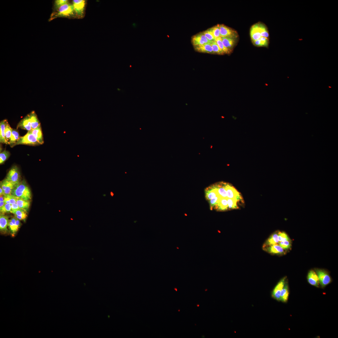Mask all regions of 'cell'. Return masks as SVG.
I'll return each instance as SVG.
<instances>
[{
  "instance_id": "6da1fadb",
  "label": "cell",
  "mask_w": 338,
  "mask_h": 338,
  "mask_svg": "<svg viewBox=\"0 0 338 338\" xmlns=\"http://www.w3.org/2000/svg\"><path fill=\"white\" fill-rule=\"evenodd\" d=\"M11 194L24 200H30L32 194L30 188L24 180L16 185L12 190Z\"/></svg>"
},
{
  "instance_id": "7a4b0ae2",
  "label": "cell",
  "mask_w": 338,
  "mask_h": 338,
  "mask_svg": "<svg viewBox=\"0 0 338 338\" xmlns=\"http://www.w3.org/2000/svg\"><path fill=\"white\" fill-rule=\"evenodd\" d=\"M314 270L318 276L320 287L321 288L324 289L332 282V279L329 272L326 270L317 268H315Z\"/></svg>"
},
{
  "instance_id": "3957f363",
  "label": "cell",
  "mask_w": 338,
  "mask_h": 338,
  "mask_svg": "<svg viewBox=\"0 0 338 338\" xmlns=\"http://www.w3.org/2000/svg\"><path fill=\"white\" fill-rule=\"evenodd\" d=\"M21 144L35 146L40 144L31 131H28L25 135L20 137L15 146Z\"/></svg>"
},
{
  "instance_id": "277c9868",
  "label": "cell",
  "mask_w": 338,
  "mask_h": 338,
  "mask_svg": "<svg viewBox=\"0 0 338 338\" xmlns=\"http://www.w3.org/2000/svg\"><path fill=\"white\" fill-rule=\"evenodd\" d=\"M6 179L16 185L21 181L20 172L17 166H13L12 167L7 173Z\"/></svg>"
},
{
  "instance_id": "5b68a950",
  "label": "cell",
  "mask_w": 338,
  "mask_h": 338,
  "mask_svg": "<svg viewBox=\"0 0 338 338\" xmlns=\"http://www.w3.org/2000/svg\"><path fill=\"white\" fill-rule=\"evenodd\" d=\"M286 280V276L282 278L277 284L271 292L272 297L278 301H280L281 292Z\"/></svg>"
},
{
  "instance_id": "8992f818",
  "label": "cell",
  "mask_w": 338,
  "mask_h": 338,
  "mask_svg": "<svg viewBox=\"0 0 338 338\" xmlns=\"http://www.w3.org/2000/svg\"><path fill=\"white\" fill-rule=\"evenodd\" d=\"M263 249L269 253L279 255H284L286 252L278 243L263 247Z\"/></svg>"
},
{
  "instance_id": "52a82bcc",
  "label": "cell",
  "mask_w": 338,
  "mask_h": 338,
  "mask_svg": "<svg viewBox=\"0 0 338 338\" xmlns=\"http://www.w3.org/2000/svg\"><path fill=\"white\" fill-rule=\"evenodd\" d=\"M221 37H227L236 38L238 34L236 32L224 24H219Z\"/></svg>"
},
{
  "instance_id": "ba28073f",
  "label": "cell",
  "mask_w": 338,
  "mask_h": 338,
  "mask_svg": "<svg viewBox=\"0 0 338 338\" xmlns=\"http://www.w3.org/2000/svg\"><path fill=\"white\" fill-rule=\"evenodd\" d=\"M74 11L73 5L67 3L59 8L57 14L59 16H69L73 14Z\"/></svg>"
},
{
  "instance_id": "9c48e42d",
  "label": "cell",
  "mask_w": 338,
  "mask_h": 338,
  "mask_svg": "<svg viewBox=\"0 0 338 338\" xmlns=\"http://www.w3.org/2000/svg\"><path fill=\"white\" fill-rule=\"evenodd\" d=\"M21 226V223L20 220L15 217L12 218L9 220L8 227L12 236H15Z\"/></svg>"
},
{
  "instance_id": "30bf717a",
  "label": "cell",
  "mask_w": 338,
  "mask_h": 338,
  "mask_svg": "<svg viewBox=\"0 0 338 338\" xmlns=\"http://www.w3.org/2000/svg\"><path fill=\"white\" fill-rule=\"evenodd\" d=\"M85 1L84 0H74L73 6L74 10L79 16H82L84 12Z\"/></svg>"
},
{
  "instance_id": "8fae6325",
  "label": "cell",
  "mask_w": 338,
  "mask_h": 338,
  "mask_svg": "<svg viewBox=\"0 0 338 338\" xmlns=\"http://www.w3.org/2000/svg\"><path fill=\"white\" fill-rule=\"evenodd\" d=\"M307 278V281L310 284L317 288L320 287L318 278L314 269H311L309 271Z\"/></svg>"
},
{
  "instance_id": "7c38bea8",
  "label": "cell",
  "mask_w": 338,
  "mask_h": 338,
  "mask_svg": "<svg viewBox=\"0 0 338 338\" xmlns=\"http://www.w3.org/2000/svg\"><path fill=\"white\" fill-rule=\"evenodd\" d=\"M8 217L0 213V231L1 233H7L8 232V226L9 222Z\"/></svg>"
},
{
  "instance_id": "4fadbf2b",
  "label": "cell",
  "mask_w": 338,
  "mask_h": 338,
  "mask_svg": "<svg viewBox=\"0 0 338 338\" xmlns=\"http://www.w3.org/2000/svg\"><path fill=\"white\" fill-rule=\"evenodd\" d=\"M250 36L253 42L259 39L261 37L259 23L255 24L251 27Z\"/></svg>"
},
{
  "instance_id": "5bb4252c",
  "label": "cell",
  "mask_w": 338,
  "mask_h": 338,
  "mask_svg": "<svg viewBox=\"0 0 338 338\" xmlns=\"http://www.w3.org/2000/svg\"><path fill=\"white\" fill-rule=\"evenodd\" d=\"M17 127L18 128H20L28 131L31 130L32 128L28 114L20 120L18 123Z\"/></svg>"
},
{
  "instance_id": "9a60e30c",
  "label": "cell",
  "mask_w": 338,
  "mask_h": 338,
  "mask_svg": "<svg viewBox=\"0 0 338 338\" xmlns=\"http://www.w3.org/2000/svg\"><path fill=\"white\" fill-rule=\"evenodd\" d=\"M278 232L277 231L273 233L266 240L263 244V247L278 244L279 242L278 238Z\"/></svg>"
},
{
  "instance_id": "2e32d148",
  "label": "cell",
  "mask_w": 338,
  "mask_h": 338,
  "mask_svg": "<svg viewBox=\"0 0 338 338\" xmlns=\"http://www.w3.org/2000/svg\"><path fill=\"white\" fill-rule=\"evenodd\" d=\"M221 38L224 46L231 52L235 44L236 38L227 37Z\"/></svg>"
},
{
  "instance_id": "e0dca14e",
  "label": "cell",
  "mask_w": 338,
  "mask_h": 338,
  "mask_svg": "<svg viewBox=\"0 0 338 338\" xmlns=\"http://www.w3.org/2000/svg\"><path fill=\"white\" fill-rule=\"evenodd\" d=\"M289 295V288L288 281L286 280L280 293V301L286 303L288 301Z\"/></svg>"
},
{
  "instance_id": "ac0fdd59",
  "label": "cell",
  "mask_w": 338,
  "mask_h": 338,
  "mask_svg": "<svg viewBox=\"0 0 338 338\" xmlns=\"http://www.w3.org/2000/svg\"><path fill=\"white\" fill-rule=\"evenodd\" d=\"M31 124L32 129H36L41 126L40 123L34 111H32L28 114Z\"/></svg>"
},
{
  "instance_id": "d6986e66",
  "label": "cell",
  "mask_w": 338,
  "mask_h": 338,
  "mask_svg": "<svg viewBox=\"0 0 338 338\" xmlns=\"http://www.w3.org/2000/svg\"><path fill=\"white\" fill-rule=\"evenodd\" d=\"M8 122L7 120H3L0 122V142L1 143L8 144L5 139V130Z\"/></svg>"
},
{
  "instance_id": "ffe728a7",
  "label": "cell",
  "mask_w": 338,
  "mask_h": 338,
  "mask_svg": "<svg viewBox=\"0 0 338 338\" xmlns=\"http://www.w3.org/2000/svg\"><path fill=\"white\" fill-rule=\"evenodd\" d=\"M194 48L196 51L198 52L213 54L212 48L210 44H205L199 46H195Z\"/></svg>"
},
{
  "instance_id": "44dd1931",
  "label": "cell",
  "mask_w": 338,
  "mask_h": 338,
  "mask_svg": "<svg viewBox=\"0 0 338 338\" xmlns=\"http://www.w3.org/2000/svg\"><path fill=\"white\" fill-rule=\"evenodd\" d=\"M30 131L33 135L37 139L39 144H43L44 141L41 126L36 129H31Z\"/></svg>"
},
{
  "instance_id": "7402d4cb",
  "label": "cell",
  "mask_w": 338,
  "mask_h": 338,
  "mask_svg": "<svg viewBox=\"0 0 338 338\" xmlns=\"http://www.w3.org/2000/svg\"><path fill=\"white\" fill-rule=\"evenodd\" d=\"M20 137L18 132L16 130L13 129L12 135L9 141V145L11 147L15 146L16 144Z\"/></svg>"
},
{
  "instance_id": "603a6c76",
  "label": "cell",
  "mask_w": 338,
  "mask_h": 338,
  "mask_svg": "<svg viewBox=\"0 0 338 338\" xmlns=\"http://www.w3.org/2000/svg\"><path fill=\"white\" fill-rule=\"evenodd\" d=\"M16 203L20 208L27 212L28 211L30 206V200H24L18 198Z\"/></svg>"
},
{
  "instance_id": "cb8c5ba5",
  "label": "cell",
  "mask_w": 338,
  "mask_h": 338,
  "mask_svg": "<svg viewBox=\"0 0 338 338\" xmlns=\"http://www.w3.org/2000/svg\"><path fill=\"white\" fill-rule=\"evenodd\" d=\"M11 213H13L14 215V217L19 220H25L27 216V212L22 209L12 211Z\"/></svg>"
},
{
  "instance_id": "d4e9b609",
  "label": "cell",
  "mask_w": 338,
  "mask_h": 338,
  "mask_svg": "<svg viewBox=\"0 0 338 338\" xmlns=\"http://www.w3.org/2000/svg\"><path fill=\"white\" fill-rule=\"evenodd\" d=\"M3 180L5 185V190L4 191V195H11L12 190L16 185L6 178Z\"/></svg>"
},
{
  "instance_id": "484cf974",
  "label": "cell",
  "mask_w": 338,
  "mask_h": 338,
  "mask_svg": "<svg viewBox=\"0 0 338 338\" xmlns=\"http://www.w3.org/2000/svg\"><path fill=\"white\" fill-rule=\"evenodd\" d=\"M269 41L268 38L261 37L259 39L253 42L254 44L256 46L267 47L268 45Z\"/></svg>"
},
{
  "instance_id": "4316f807",
  "label": "cell",
  "mask_w": 338,
  "mask_h": 338,
  "mask_svg": "<svg viewBox=\"0 0 338 338\" xmlns=\"http://www.w3.org/2000/svg\"><path fill=\"white\" fill-rule=\"evenodd\" d=\"M192 42L194 46H199L205 44L202 40L199 33L192 37Z\"/></svg>"
},
{
  "instance_id": "83f0119b",
  "label": "cell",
  "mask_w": 338,
  "mask_h": 338,
  "mask_svg": "<svg viewBox=\"0 0 338 338\" xmlns=\"http://www.w3.org/2000/svg\"><path fill=\"white\" fill-rule=\"evenodd\" d=\"M4 202L5 203L12 204L16 203L18 198L12 195H4Z\"/></svg>"
},
{
  "instance_id": "f1b7e54d",
  "label": "cell",
  "mask_w": 338,
  "mask_h": 338,
  "mask_svg": "<svg viewBox=\"0 0 338 338\" xmlns=\"http://www.w3.org/2000/svg\"><path fill=\"white\" fill-rule=\"evenodd\" d=\"M212 48L213 54H224V52L217 45L215 41H213L210 44Z\"/></svg>"
},
{
  "instance_id": "f546056e",
  "label": "cell",
  "mask_w": 338,
  "mask_h": 338,
  "mask_svg": "<svg viewBox=\"0 0 338 338\" xmlns=\"http://www.w3.org/2000/svg\"><path fill=\"white\" fill-rule=\"evenodd\" d=\"M215 41L220 48L224 52V54H229L231 52L224 46L222 43L221 37H219L215 39Z\"/></svg>"
},
{
  "instance_id": "4dcf8cb0",
  "label": "cell",
  "mask_w": 338,
  "mask_h": 338,
  "mask_svg": "<svg viewBox=\"0 0 338 338\" xmlns=\"http://www.w3.org/2000/svg\"><path fill=\"white\" fill-rule=\"evenodd\" d=\"M12 130L13 129L11 128L8 122L5 128V139L8 144H9V141L12 135Z\"/></svg>"
},
{
  "instance_id": "1f68e13d",
  "label": "cell",
  "mask_w": 338,
  "mask_h": 338,
  "mask_svg": "<svg viewBox=\"0 0 338 338\" xmlns=\"http://www.w3.org/2000/svg\"><path fill=\"white\" fill-rule=\"evenodd\" d=\"M291 240H286L279 242L278 244L284 250H287L291 248Z\"/></svg>"
},
{
  "instance_id": "d6a6232c",
  "label": "cell",
  "mask_w": 338,
  "mask_h": 338,
  "mask_svg": "<svg viewBox=\"0 0 338 338\" xmlns=\"http://www.w3.org/2000/svg\"><path fill=\"white\" fill-rule=\"evenodd\" d=\"M202 33L209 41L213 42L215 41V38L213 36L211 28L207 29L202 32Z\"/></svg>"
},
{
  "instance_id": "836d02e7",
  "label": "cell",
  "mask_w": 338,
  "mask_h": 338,
  "mask_svg": "<svg viewBox=\"0 0 338 338\" xmlns=\"http://www.w3.org/2000/svg\"><path fill=\"white\" fill-rule=\"evenodd\" d=\"M10 155V152L8 151L5 150L0 153V164L3 163L9 157Z\"/></svg>"
},
{
  "instance_id": "e575fe53",
  "label": "cell",
  "mask_w": 338,
  "mask_h": 338,
  "mask_svg": "<svg viewBox=\"0 0 338 338\" xmlns=\"http://www.w3.org/2000/svg\"><path fill=\"white\" fill-rule=\"evenodd\" d=\"M278 238L279 242L286 240H291L288 234L284 231L281 232L279 231Z\"/></svg>"
},
{
  "instance_id": "d590c367",
  "label": "cell",
  "mask_w": 338,
  "mask_h": 338,
  "mask_svg": "<svg viewBox=\"0 0 338 338\" xmlns=\"http://www.w3.org/2000/svg\"><path fill=\"white\" fill-rule=\"evenodd\" d=\"M211 29L215 39L220 37L219 24L213 26Z\"/></svg>"
},
{
  "instance_id": "8d00e7d4",
  "label": "cell",
  "mask_w": 338,
  "mask_h": 338,
  "mask_svg": "<svg viewBox=\"0 0 338 338\" xmlns=\"http://www.w3.org/2000/svg\"><path fill=\"white\" fill-rule=\"evenodd\" d=\"M259 24L261 37L268 38L269 36V34L266 26L263 24Z\"/></svg>"
},
{
  "instance_id": "74e56055",
  "label": "cell",
  "mask_w": 338,
  "mask_h": 338,
  "mask_svg": "<svg viewBox=\"0 0 338 338\" xmlns=\"http://www.w3.org/2000/svg\"><path fill=\"white\" fill-rule=\"evenodd\" d=\"M0 213L4 214L6 213L11 212V204L5 203L4 206L0 208Z\"/></svg>"
},
{
  "instance_id": "f35d334b",
  "label": "cell",
  "mask_w": 338,
  "mask_h": 338,
  "mask_svg": "<svg viewBox=\"0 0 338 338\" xmlns=\"http://www.w3.org/2000/svg\"><path fill=\"white\" fill-rule=\"evenodd\" d=\"M68 0H57L55 1V5L56 7L59 8L61 6L67 3Z\"/></svg>"
},
{
  "instance_id": "ab89813d",
  "label": "cell",
  "mask_w": 338,
  "mask_h": 338,
  "mask_svg": "<svg viewBox=\"0 0 338 338\" xmlns=\"http://www.w3.org/2000/svg\"><path fill=\"white\" fill-rule=\"evenodd\" d=\"M20 209L21 208L19 207L16 203L11 204V211H14Z\"/></svg>"
},
{
  "instance_id": "60d3db41",
  "label": "cell",
  "mask_w": 338,
  "mask_h": 338,
  "mask_svg": "<svg viewBox=\"0 0 338 338\" xmlns=\"http://www.w3.org/2000/svg\"><path fill=\"white\" fill-rule=\"evenodd\" d=\"M4 195L3 191L2 188L0 187V195Z\"/></svg>"
},
{
  "instance_id": "b9f144b4",
  "label": "cell",
  "mask_w": 338,
  "mask_h": 338,
  "mask_svg": "<svg viewBox=\"0 0 338 338\" xmlns=\"http://www.w3.org/2000/svg\"><path fill=\"white\" fill-rule=\"evenodd\" d=\"M111 195L112 196H113V194H113V192H111Z\"/></svg>"
},
{
  "instance_id": "7bdbcfd3",
  "label": "cell",
  "mask_w": 338,
  "mask_h": 338,
  "mask_svg": "<svg viewBox=\"0 0 338 338\" xmlns=\"http://www.w3.org/2000/svg\"><path fill=\"white\" fill-rule=\"evenodd\" d=\"M197 306L199 307V305H198V304L197 305Z\"/></svg>"
}]
</instances>
